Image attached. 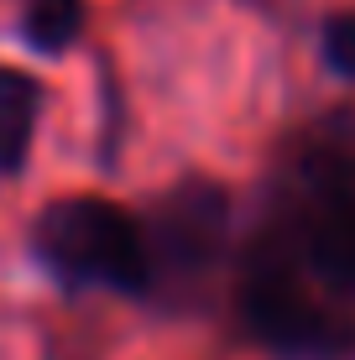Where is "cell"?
<instances>
[{
  "mask_svg": "<svg viewBox=\"0 0 355 360\" xmlns=\"http://www.w3.org/2000/svg\"><path fill=\"white\" fill-rule=\"evenodd\" d=\"M37 256L79 288L152 292L146 235L105 198H58L37 214Z\"/></svg>",
  "mask_w": 355,
  "mask_h": 360,
  "instance_id": "obj_2",
  "label": "cell"
},
{
  "mask_svg": "<svg viewBox=\"0 0 355 360\" xmlns=\"http://www.w3.org/2000/svg\"><path fill=\"white\" fill-rule=\"evenodd\" d=\"M21 37L37 53H68L84 37V0H27L21 6Z\"/></svg>",
  "mask_w": 355,
  "mask_h": 360,
  "instance_id": "obj_6",
  "label": "cell"
},
{
  "mask_svg": "<svg viewBox=\"0 0 355 360\" xmlns=\"http://www.w3.org/2000/svg\"><path fill=\"white\" fill-rule=\"evenodd\" d=\"M225 193L214 183L193 178L173 188L162 204L152 209V219L141 225L146 235V262H152V288H193L204 282L219 262V245H225Z\"/></svg>",
  "mask_w": 355,
  "mask_h": 360,
  "instance_id": "obj_4",
  "label": "cell"
},
{
  "mask_svg": "<svg viewBox=\"0 0 355 360\" xmlns=\"http://www.w3.org/2000/svg\"><path fill=\"white\" fill-rule=\"evenodd\" d=\"M42 115V89L37 79L16 68H0V172H16L32 152V131Z\"/></svg>",
  "mask_w": 355,
  "mask_h": 360,
  "instance_id": "obj_5",
  "label": "cell"
},
{
  "mask_svg": "<svg viewBox=\"0 0 355 360\" xmlns=\"http://www.w3.org/2000/svg\"><path fill=\"white\" fill-rule=\"evenodd\" d=\"M309 271L283 230H266L251 245L246 277H240V314L246 329L266 350L288 360H345L355 350V329L345 314L309 292Z\"/></svg>",
  "mask_w": 355,
  "mask_h": 360,
  "instance_id": "obj_1",
  "label": "cell"
},
{
  "mask_svg": "<svg viewBox=\"0 0 355 360\" xmlns=\"http://www.w3.org/2000/svg\"><path fill=\"white\" fill-rule=\"evenodd\" d=\"M283 235L319 288L355 297V141L303 157Z\"/></svg>",
  "mask_w": 355,
  "mask_h": 360,
  "instance_id": "obj_3",
  "label": "cell"
},
{
  "mask_svg": "<svg viewBox=\"0 0 355 360\" xmlns=\"http://www.w3.org/2000/svg\"><path fill=\"white\" fill-rule=\"evenodd\" d=\"M324 58L335 73L355 79V16H329L324 21Z\"/></svg>",
  "mask_w": 355,
  "mask_h": 360,
  "instance_id": "obj_7",
  "label": "cell"
}]
</instances>
